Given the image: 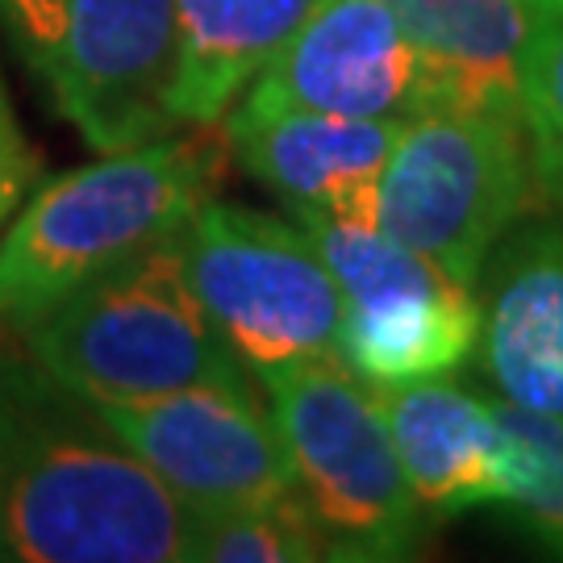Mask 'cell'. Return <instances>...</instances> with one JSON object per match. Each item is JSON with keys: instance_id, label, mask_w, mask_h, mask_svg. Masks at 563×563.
Wrapping results in <instances>:
<instances>
[{"instance_id": "obj_1", "label": "cell", "mask_w": 563, "mask_h": 563, "mask_svg": "<svg viewBox=\"0 0 563 563\" xmlns=\"http://www.w3.org/2000/svg\"><path fill=\"white\" fill-rule=\"evenodd\" d=\"M192 509L38 363L0 367V551L21 563H188Z\"/></svg>"}, {"instance_id": "obj_2", "label": "cell", "mask_w": 563, "mask_h": 563, "mask_svg": "<svg viewBox=\"0 0 563 563\" xmlns=\"http://www.w3.org/2000/svg\"><path fill=\"white\" fill-rule=\"evenodd\" d=\"M218 172L213 139L167 134L42 184L0 239V334L25 339L84 284L180 234Z\"/></svg>"}, {"instance_id": "obj_3", "label": "cell", "mask_w": 563, "mask_h": 563, "mask_svg": "<svg viewBox=\"0 0 563 563\" xmlns=\"http://www.w3.org/2000/svg\"><path fill=\"white\" fill-rule=\"evenodd\" d=\"M25 355L80 401H134L251 376L192 297L176 234L67 297L25 334Z\"/></svg>"}, {"instance_id": "obj_4", "label": "cell", "mask_w": 563, "mask_h": 563, "mask_svg": "<svg viewBox=\"0 0 563 563\" xmlns=\"http://www.w3.org/2000/svg\"><path fill=\"white\" fill-rule=\"evenodd\" d=\"M0 30L97 155L184 125L176 0H0Z\"/></svg>"}, {"instance_id": "obj_5", "label": "cell", "mask_w": 563, "mask_h": 563, "mask_svg": "<svg viewBox=\"0 0 563 563\" xmlns=\"http://www.w3.org/2000/svg\"><path fill=\"white\" fill-rule=\"evenodd\" d=\"M255 380L325 560H409L430 518L405 481L376 393L339 360L292 363Z\"/></svg>"}, {"instance_id": "obj_6", "label": "cell", "mask_w": 563, "mask_h": 563, "mask_svg": "<svg viewBox=\"0 0 563 563\" xmlns=\"http://www.w3.org/2000/svg\"><path fill=\"white\" fill-rule=\"evenodd\" d=\"M539 205L522 118L434 104L401 125L372 222L476 288L488 251Z\"/></svg>"}, {"instance_id": "obj_7", "label": "cell", "mask_w": 563, "mask_h": 563, "mask_svg": "<svg viewBox=\"0 0 563 563\" xmlns=\"http://www.w3.org/2000/svg\"><path fill=\"white\" fill-rule=\"evenodd\" d=\"M176 242L192 297L251 376L339 360L342 292L301 222L209 197Z\"/></svg>"}, {"instance_id": "obj_8", "label": "cell", "mask_w": 563, "mask_h": 563, "mask_svg": "<svg viewBox=\"0 0 563 563\" xmlns=\"http://www.w3.org/2000/svg\"><path fill=\"white\" fill-rule=\"evenodd\" d=\"M342 292L339 363L367 388L455 372L481 334L472 284L388 239L376 222L297 218Z\"/></svg>"}, {"instance_id": "obj_9", "label": "cell", "mask_w": 563, "mask_h": 563, "mask_svg": "<svg viewBox=\"0 0 563 563\" xmlns=\"http://www.w3.org/2000/svg\"><path fill=\"white\" fill-rule=\"evenodd\" d=\"M188 509L292 497L297 476L251 384H197L134 401H88Z\"/></svg>"}, {"instance_id": "obj_10", "label": "cell", "mask_w": 563, "mask_h": 563, "mask_svg": "<svg viewBox=\"0 0 563 563\" xmlns=\"http://www.w3.org/2000/svg\"><path fill=\"white\" fill-rule=\"evenodd\" d=\"M234 104L409 121L439 97L418 46L384 0H318Z\"/></svg>"}, {"instance_id": "obj_11", "label": "cell", "mask_w": 563, "mask_h": 563, "mask_svg": "<svg viewBox=\"0 0 563 563\" xmlns=\"http://www.w3.org/2000/svg\"><path fill=\"white\" fill-rule=\"evenodd\" d=\"M476 360L497 401L563 418V222L509 230L476 280Z\"/></svg>"}, {"instance_id": "obj_12", "label": "cell", "mask_w": 563, "mask_h": 563, "mask_svg": "<svg viewBox=\"0 0 563 563\" xmlns=\"http://www.w3.org/2000/svg\"><path fill=\"white\" fill-rule=\"evenodd\" d=\"M225 142L234 159L297 218L372 222L376 184L405 121L339 118L313 109H230Z\"/></svg>"}, {"instance_id": "obj_13", "label": "cell", "mask_w": 563, "mask_h": 563, "mask_svg": "<svg viewBox=\"0 0 563 563\" xmlns=\"http://www.w3.org/2000/svg\"><path fill=\"white\" fill-rule=\"evenodd\" d=\"M397 460L430 522L481 505H505L514 451L493 397H476L446 376L372 388Z\"/></svg>"}, {"instance_id": "obj_14", "label": "cell", "mask_w": 563, "mask_h": 563, "mask_svg": "<svg viewBox=\"0 0 563 563\" xmlns=\"http://www.w3.org/2000/svg\"><path fill=\"white\" fill-rule=\"evenodd\" d=\"M418 46L439 104L522 118L526 0H384Z\"/></svg>"}, {"instance_id": "obj_15", "label": "cell", "mask_w": 563, "mask_h": 563, "mask_svg": "<svg viewBox=\"0 0 563 563\" xmlns=\"http://www.w3.org/2000/svg\"><path fill=\"white\" fill-rule=\"evenodd\" d=\"M318 0H176L184 125H218Z\"/></svg>"}, {"instance_id": "obj_16", "label": "cell", "mask_w": 563, "mask_h": 563, "mask_svg": "<svg viewBox=\"0 0 563 563\" xmlns=\"http://www.w3.org/2000/svg\"><path fill=\"white\" fill-rule=\"evenodd\" d=\"M325 560L322 530L301 493L272 501L192 509L188 563H313Z\"/></svg>"}, {"instance_id": "obj_17", "label": "cell", "mask_w": 563, "mask_h": 563, "mask_svg": "<svg viewBox=\"0 0 563 563\" xmlns=\"http://www.w3.org/2000/svg\"><path fill=\"white\" fill-rule=\"evenodd\" d=\"M493 409L514 451V476L501 509L563 555V418L497 397Z\"/></svg>"}, {"instance_id": "obj_18", "label": "cell", "mask_w": 563, "mask_h": 563, "mask_svg": "<svg viewBox=\"0 0 563 563\" xmlns=\"http://www.w3.org/2000/svg\"><path fill=\"white\" fill-rule=\"evenodd\" d=\"M522 125L539 197L563 209V0L530 9L522 46Z\"/></svg>"}, {"instance_id": "obj_19", "label": "cell", "mask_w": 563, "mask_h": 563, "mask_svg": "<svg viewBox=\"0 0 563 563\" xmlns=\"http://www.w3.org/2000/svg\"><path fill=\"white\" fill-rule=\"evenodd\" d=\"M34 176H38V155L25 139L18 113L9 104V92H4V80H0V225L13 218Z\"/></svg>"}, {"instance_id": "obj_20", "label": "cell", "mask_w": 563, "mask_h": 563, "mask_svg": "<svg viewBox=\"0 0 563 563\" xmlns=\"http://www.w3.org/2000/svg\"><path fill=\"white\" fill-rule=\"evenodd\" d=\"M530 9H543V4H560V0H526Z\"/></svg>"}, {"instance_id": "obj_21", "label": "cell", "mask_w": 563, "mask_h": 563, "mask_svg": "<svg viewBox=\"0 0 563 563\" xmlns=\"http://www.w3.org/2000/svg\"><path fill=\"white\" fill-rule=\"evenodd\" d=\"M0 560H4V551H0Z\"/></svg>"}]
</instances>
